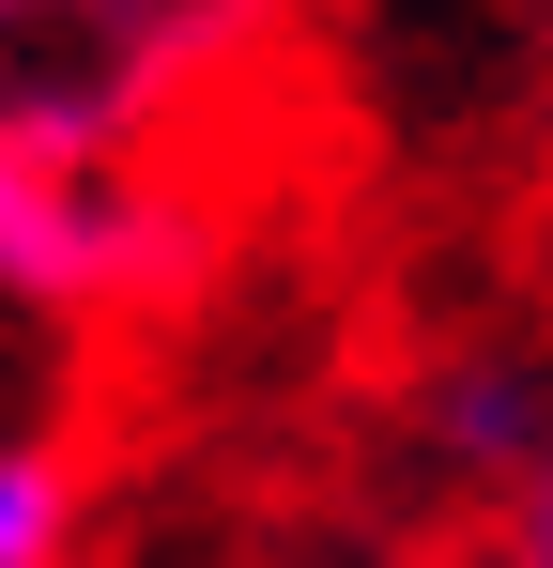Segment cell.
<instances>
[{
  "label": "cell",
  "mask_w": 553,
  "mask_h": 568,
  "mask_svg": "<svg viewBox=\"0 0 553 568\" xmlns=\"http://www.w3.org/2000/svg\"><path fill=\"white\" fill-rule=\"evenodd\" d=\"M139 262H154L139 200H108L78 154H47V139H0V292H16V307H108Z\"/></svg>",
  "instance_id": "obj_1"
},
{
  "label": "cell",
  "mask_w": 553,
  "mask_h": 568,
  "mask_svg": "<svg viewBox=\"0 0 553 568\" xmlns=\"http://www.w3.org/2000/svg\"><path fill=\"white\" fill-rule=\"evenodd\" d=\"M62 538H78L62 446H0V568H62Z\"/></svg>",
  "instance_id": "obj_2"
},
{
  "label": "cell",
  "mask_w": 553,
  "mask_h": 568,
  "mask_svg": "<svg viewBox=\"0 0 553 568\" xmlns=\"http://www.w3.org/2000/svg\"><path fill=\"white\" fill-rule=\"evenodd\" d=\"M446 430L476 446V462H523V430H539V384H523V369H461V384H446Z\"/></svg>",
  "instance_id": "obj_3"
},
{
  "label": "cell",
  "mask_w": 553,
  "mask_h": 568,
  "mask_svg": "<svg viewBox=\"0 0 553 568\" xmlns=\"http://www.w3.org/2000/svg\"><path fill=\"white\" fill-rule=\"evenodd\" d=\"M523 568H553V446H539V491H523Z\"/></svg>",
  "instance_id": "obj_4"
},
{
  "label": "cell",
  "mask_w": 553,
  "mask_h": 568,
  "mask_svg": "<svg viewBox=\"0 0 553 568\" xmlns=\"http://www.w3.org/2000/svg\"><path fill=\"white\" fill-rule=\"evenodd\" d=\"M476 568H523V554H476Z\"/></svg>",
  "instance_id": "obj_5"
}]
</instances>
